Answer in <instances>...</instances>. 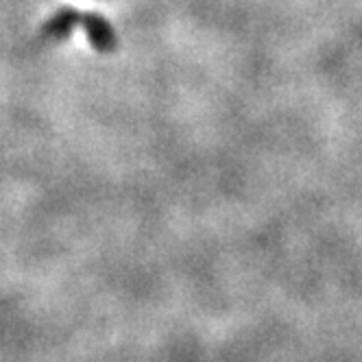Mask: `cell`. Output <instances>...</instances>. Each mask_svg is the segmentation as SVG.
Here are the masks:
<instances>
[{"label":"cell","mask_w":362,"mask_h":362,"mask_svg":"<svg viewBox=\"0 0 362 362\" xmlns=\"http://www.w3.org/2000/svg\"><path fill=\"white\" fill-rule=\"evenodd\" d=\"M74 27H83L90 42L98 50H114L116 48V33L100 16L92 13H76V11H62L46 24V35L50 37H66Z\"/></svg>","instance_id":"6da1fadb"}]
</instances>
